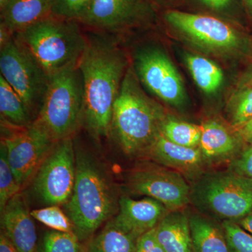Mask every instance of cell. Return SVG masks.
<instances>
[{"instance_id": "15", "label": "cell", "mask_w": 252, "mask_h": 252, "mask_svg": "<svg viewBox=\"0 0 252 252\" xmlns=\"http://www.w3.org/2000/svg\"><path fill=\"white\" fill-rule=\"evenodd\" d=\"M145 155L158 165L180 172L192 182L203 175L206 166L199 147L178 145L160 132Z\"/></svg>"}, {"instance_id": "6", "label": "cell", "mask_w": 252, "mask_h": 252, "mask_svg": "<svg viewBox=\"0 0 252 252\" xmlns=\"http://www.w3.org/2000/svg\"><path fill=\"white\" fill-rule=\"evenodd\" d=\"M84 84L79 66L49 78L40 110L33 121L55 141L70 138L83 125Z\"/></svg>"}, {"instance_id": "38", "label": "cell", "mask_w": 252, "mask_h": 252, "mask_svg": "<svg viewBox=\"0 0 252 252\" xmlns=\"http://www.w3.org/2000/svg\"><path fill=\"white\" fill-rule=\"evenodd\" d=\"M10 1H11V0H0V9H1V12L9 4Z\"/></svg>"}, {"instance_id": "2", "label": "cell", "mask_w": 252, "mask_h": 252, "mask_svg": "<svg viewBox=\"0 0 252 252\" xmlns=\"http://www.w3.org/2000/svg\"><path fill=\"white\" fill-rule=\"evenodd\" d=\"M75 183L67 203V215L80 240L91 236L119 209L117 189L94 154L76 149Z\"/></svg>"}, {"instance_id": "36", "label": "cell", "mask_w": 252, "mask_h": 252, "mask_svg": "<svg viewBox=\"0 0 252 252\" xmlns=\"http://www.w3.org/2000/svg\"><path fill=\"white\" fill-rule=\"evenodd\" d=\"M209 7L215 9H221L228 6L230 0H200Z\"/></svg>"}, {"instance_id": "17", "label": "cell", "mask_w": 252, "mask_h": 252, "mask_svg": "<svg viewBox=\"0 0 252 252\" xmlns=\"http://www.w3.org/2000/svg\"><path fill=\"white\" fill-rule=\"evenodd\" d=\"M201 129L199 149L205 165L230 163L238 157V141L224 126L212 120L202 124Z\"/></svg>"}, {"instance_id": "11", "label": "cell", "mask_w": 252, "mask_h": 252, "mask_svg": "<svg viewBox=\"0 0 252 252\" xmlns=\"http://www.w3.org/2000/svg\"><path fill=\"white\" fill-rule=\"evenodd\" d=\"M135 70L142 84L158 98L176 107L185 102L180 74L160 50L147 48L140 51L136 55Z\"/></svg>"}, {"instance_id": "13", "label": "cell", "mask_w": 252, "mask_h": 252, "mask_svg": "<svg viewBox=\"0 0 252 252\" xmlns=\"http://www.w3.org/2000/svg\"><path fill=\"white\" fill-rule=\"evenodd\" d=\"M170 210L149 197L135 200L126 195L119 198L117 215L113 223L136 238L154 229Z\"/></svg>"}, {"instance_id": "22", "label": "cell", "mask_w": 252, "mask_h": 252, "mask_svg": "<svg viewBox=\"0 0 252 252\" xmlns=\"http://www.w3.org/2000/svg\"><path fill=\"white\" fill-rule=\"evenodd\" d=\"M0 112L1 121L14 126L31 125V115L22 99L0 74Z\"/></svg>"}, {"instance_id": "25", "label": "cell", "mask_w": 252, "mask_h": 252, "mask_svg": "<svg viewBox=\"0 0 252 252\" xmlns=\"http://www.w3.org/2000/svg\"><path fill=\"white\" fill-rule=\"evenodd\" d=\"M75 233L49 230L43 237L38 252H84Z\"/></svg>"}, {"instance_id": "8", "label": "cell", "mask_w": 252, "mask_h": 252, "mask_svg": "<svg viewBox=\"0 0 252 252\" xmlns=\"http://www.w3.org/2000/svg\"><path fill=\"white\" fill-rule=\"evenodd\" d=\"M1 142L4 144L8 161L16 181L23 188L35 175L55 142L40 126L18 127L1 121Z\"/></svg>"}, {"instance_id": "37", "label": "cell", "mask_w": 252, "mask_h": 252, "mask_svg": "<svg viewBox=\"0 0 252 252\" xmlns=\"http://www.w3.org/2000/svg\"><path fill=\"white\" fill-rule=\"evenodd\" d=\"M236 223H238L244 229L246 230L247 231L252 234V212L248 216L238 220Z\"/></svg>"}, {"instance_id": "39", "label": "cell", "mask_w": 252, "mask_h": 252, "mask_svg": "<svg viewBox=\"0 0 252 252\" xmlns=\"http://www.w3.org/2000/svg\"><path fill=\"white\" fill-rule=\"evenodd\" d=\"M245 1L248 5L249 7L252 10V0H245Z\"/></svg>"}, {"instance_id": "7", "label": "cell", "mask_w": 252, "mask_h": 252, "mask_svg": "<svg viewBox=\"0 0 252 252\" xmlns=\"http://www.w3.org/2000/svg\"><path fill=\"white\" fill-rule=\"evenodd\" d=\"M0 49L1 75L22 99L30 114L36 111L38 114L49 77L15 34Z\"/></svg>"}, {"instance_id": "35", "label": "cell", "mask_w": 252, "mask_h": 252, "mask_svg": "<svg viewBox=\"0 0 252 252\" xmlns=\"http://www.w3.org/2000/svg\"><path fill=\"white\" fill-rule=\"evenodd\" d=\"M0 252H18L3 232L0 233Z\"/></svg>"}, {"instance_id": "30", "label": "cell", "mask_w": 252, "mask_h": 252, "mask_svg": "<svg viewBox=\"0 0 252 252\" xmlns=\"http://www.w3.org/2000/svg\"><path fill=\"white\" fill-rule=\"evenodd\" d=\"M91 0H54L52 16L77 21Z\"/></svg>"}, {"instance_id": "24", "label": "cell", "mask_w": 252, "mask_h": 252, "mask_svg": "<svg viewBox=\"0 0 252 252\" xmlns=\"http://www.w3.org/2000/svg\"><path fill=\"white\" fill-rule=\"evenodd\" d=\"M160 132L170 142L187 147H199L201 126L165 117L160 124Z\"/></svg>"}, {"instance_id": "18", "label": "cell", "mask_w": 252, "mask_h": 252, "mask_svg": "<svg viewBox=\"0 0 252 252\" xmlns=\"http://www.w3.org/2000/svg\"><path fill=\"white\" fill-rule=\"evenodd\" d=\"M155 235L165 252H193L188 213L170 211L156 227Z\"/></svg>"}, {"instance_id": "10", "label": "cell", "mask_w": 252, "mask_h": 252, "mask_svg": "<svg viewBox=\"0 0 252 252\" xmlns=\"http://www.w3.org/2000/svg\"><path fill=\"white\" fill-rule=\"evenodd\" d=\"M187 180L172 169L147 164L130 172L127 187L131 193L155 199L174 211L182 210L190 203V185Z\"/></svg>"}, {"instance_id": "5", "label": "cell", "mask_w": 252, "mask_h": 252, "mask_svg": "<svg viewBox=\"0 0 252 252\" xmlns=\"http://www.w3.org/2000/svg\"><path fill=\"white\" fill-rule=\"evenodd\" d=\"M190 201L220 223L238 222L252 212V180L228 169L204 172L190 185Z\"/></svg>"}, {"instance_id": "12", "label": "cell", "mask_w": 252, "mask_h": 252, "mask_svg": "<svg viewBox=\"0 0 252 252\" xmlns=\"http://www.w3.org/2000/svg\"><path fill=\"white\" fill-rule=\"evenodd\" d=\"M165 19L190 39L208 49L229 50L238 45L239 37L234 30L218 18L169 11Z\"/></svg>"}, {"instance_id": "16", "label": "cell", "mask_w": 252, "mask_h": 252, "mask_svg": "<svg viewBox=\"0 0 252 252\" xmlns=\"http://www.w3.org/2000/svg\"><path fill=\"white\" fill-rule=\"evenodd\" d=\"M138 7L139 0H91L77 21L97 29L114 31L134 18Z\"/></svg>"}, {"instance_id": "20", "label": "cell", "mask_w": 252, "mask_h": 252, "mask_svg": "<svg viewBox=\"0 0 252 252\" xmlns=\"http://www.w3.org/2000/svg\"><path fill=\"white\" fill-rule=\"evenodd\" d=\"M54 0H11L1 12V22L16 34L52 15Z\"/></svg>"}, {"instance_id": "26", "label": "cell", "mask_w": 252, "mask_h": 252, "mask_svg": "<svg viewBox=\"0 0 252 252\" xmlns=\"http://www.w3.org/2000/svg\"><path fill=\"white\" fill-rule=\"evenodd\" d=\"M31 214L33 219L50 229L64 233H75L70 218L58 205H48L43 208L36 209L32 210Z\"/></svg>"}, {"instance_id": "23", "label": "cell", "mask_w": 252, "mask_h": 252, "mask_svg": "<svg viewBox=\"0 0 252 252\" xmlns=\"http://www.w3.org/2000/svg\"><path fill=\"white\" fill-rule=\"evenodd\" d=\"M186 63L194 81L203 92L215 94L222 85L223 74L220 68L210 60L188 55Z\"/></svg>"}, {"instance_id": "9", "label": "cell", "mask_w": 252, "mask_h": 252, "mask_svg": "<svg viewBox=\"0 0 252 252\" xmlns=\"http://www.w3.org/2000/svg\"><path fill=\"white\" fill-rule=\"evenodd\" d=\"M75 177L72 137L57 141L33 177V191L45 205H64L72 195Z\"/></svg>"}, {"instance_id": "31", "label": "cell", "mask_w": 252, "mask_h": 252, "mask_svg": "<svg viewBox=\"0 0 252 252\" xmlns=\"http://www.w3.org/2000/svg\"><path fill=\"white\" fill-rule=\"evenodd\" d=\"M228 170L252 180V144L230 162Z\"/></svg>"}, {"instance_id": "34", "label": "cell", "mask_w": 252, "mask_h": 252, "mask_svg": "<svg viewBox=\"0 0 252 252\" xmlns=\"http://www.w3.org/2000/svg\"><path fill=\"white\" fill-rule=\"evenodd\" d=\"M242 138L249 144H252V118L239 129Z\"/></svg>"}, {"instance_id": "21", "label": "cell", "mask_w": 252, "mask_h": 252, "mask_svg": "<svg viewBox=\"0 0 252 252\" xmlns=\"http://www.w3.org/2000/svg\"><path fill=\"white\" fill-rule=\"evenodd\" d=\"M137 240L110 220L92 240L86 252H134Z\"/></svg>"}, {"instance_id": "1", "label": "cell", "mask_w": 252, "mask_h": 252, "mask_svg": "<svg viewBox=\"0 0 252 252\" xmlns=\"http://www.w3.org/2000/svg\"><path fill=\"white\" fill-rule=\"evenodd\" d=\"M79 66L84 84L83 125L96 140L110 135L113 109L124 80L126 62L108 38L91 35Z\"/></svg>"}, {"instance_id": "3", "label": "cell", "mask_w": 252, "mask_h": 252, "mask_svg": "<svg viewBox=\"0 0 252 252\" xmlns=\"http://www.w3.org/2000/svg\"><path fill=\"white\" fill-rule=\"evenodd\" d=\"M165 116L141 90L130 69L124 76L114 103L110 135L124 154L145 155L160 134Z\"/></svg>"}, {"instance_id": "32", "label": "cell", "mask_w": 252, "mask_h": 252, "mask_svg": "<svg viewBox=\"0 0 252 252\" xmlns=\"http://www.w3.org/2000/svg\"><path fill=\"white\" fill-rule=\"evenodd\" d=\"M134 252H165L156 238L155 228L138 238Z\"/></svg>"}, {"instance_id": "4", "label": "cell", "mask_w": 252, "mask_h": 252, "mask_svg": "<svg viewBox=\"0 0 252 252\" xmlns=\"http://www.w3.org/2000/svg\"><path fill=\"white\" fill-rule=\"evenodd\" d=\"M15 35L49 78L78 65L87 41L76 21L52 15Z\"/></svg>"}, {"instance_id": "33", "label": "cell", "mask_w": 252, "mask_h": 252, "mask_svg": "<svg viewBox=\"0 0 252 252\" xmlns=\"http://www.w3.org/2000/svg\"><path fill=\"white\" fill-rule=\"evenodd\" d=\"M14 33L6 27L4 23H0V49L6 45L14 36Z\"/></svg>"}, {"instance_id": "14", "label": "cell", "mask_w": 252, "mask_h": 252, "mask_svg": "<svg viewBox=\"0 0 252 252\" xmlns=\"http://www.w3.org/2000/svg\"><path fill=\"white\" fill-rule=\"evenodd\" d=\"M1 231L18 252H38L35 225L23 193L15 195L1 212Z\"/></svg>"}, {"instance_id": "28", "label": "cell", "mask_w": 252, "mask_h": 252, "mask_svg": "<svg viewBox=\"0 0 252 252\" xmlns=\"http://www.w3.org/2000/svg\"><path fill=\"white\" fill-rule=\"evenodd\" d=\"M230 252H252V234L236 222L221 223Z\"/></svg>"}, {"instance_id": "27", "label": "cell", "mask_w": 252, "mask_h": 252, "mask_svg": "<svg viewBox=\"0 0 252 252\" xmlns=\"http://www.w3.org/2000/svg\"><path fill=\"white\" fill-rule=\"evenodd\" d=\"M21 187L18 185L9 161L5 145L0 144V212L11 198L20 193Z\"/></svg>"}, {"instance_id": "29", "label": "cell", "mask_w": 252, "mask_h": 252, "mask_svg": "<svg viewBox=\"0 0 252 252\" xmlns=\"http://www.w3.org/2000/svg\"><path fill=\"white\" fill-rule=\"evenodd\" d=\"M252 118V83L239 96L230 109L232 126L240 129Z\"/></svg>"}, {"instance_id": "19", "label": "cell", "mask_w": 252, "mask_h": 252, "mask_svg": "<svg viewBox=\"0 0 252 252\" xmlns=\"http://www.w3.org/2000/svg\"><path fill=\"white\" fill-rule=\"evenodd\" d=\"M188 215L193 252H230L221 223L199 212Z\"/></svg>"}]
</instances>
